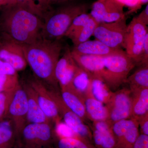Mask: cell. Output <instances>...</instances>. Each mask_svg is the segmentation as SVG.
I'll list each match as a JSON object with an SVG mask.
<instances>
[{"label": "cell", "mask_w": 148, "mask_h": 148, "mask_svg": "<svg viewBox=\"0 0 148 148\" xmlns=\"http://www.w3.org/2000/svg\"><path fill=\"white\" fill-rule=\"evenodd\" d=\"M0 8V38L24 45L41 38L43 22L39 16L16 3Z\"/></svg>", "instance_id": "obj_1"}, {"label": "cell", "mask_w": 148, "mask_h": 148, "mask_svg": "<svg viewBox=\"0 0 148 148\" xmlns=\"http://www.w3.org/2000/svg\"><path fill=\"white\" fill-rule=\"evenodd\" d=\"M22 47L27 64L35 76L56 89L58 84L55 70L63 49L61 40L41 38L33 43L22 45Z\"/></svg>", "instance_id": "obj_2"}, {"label": "cell", "mask_w": 148, "mask_h": 148, "mask_svg": "<svg viewBox=\"0 0 148 148\" xmlns=\"http://www.w3.org/2000/svg\"><path fill=\"white\" fill-rule=\"evenodd\" d=\"M92 4L88 1H76L58 5L43 14L41 36L43 38L60 40L77 16L87 13Z\"/></svg>", "instance_id": "obj_3"}, {"label": "cell", "mask_w": 148, "mask_h": 148, "mask_svg": "<svg viewBox=\"0 0 148 148\" xmlns=\"http://www.w3.org/2000/svg\"><path fill=\"white\" fill-rule=\"evenodd\" d=\"M105 71L103 78L112 90L126 82L130 72L136 66L135 62L122 49L104 57Z\"/></svg>", "instance_id": "obj_4"}, {"label": "cell", "mask_w": 148, "mask_h": 148, "mask_svg": "<svg viewBox=\"0 0 148 148\" xmlns=\"http://www.w3.org/2000/svg\"><path fill=\"white\" fill-rule=\"evenodd\" d=\"M16 142L25 148H51L56 142L51 123H27Z\"/></svg>", "instance_id": "obj_5"}, {"label": "cell", "mask_w": 148, "mask_h": 148, "mask_svg": "<svg viewBox=\"0 0 148 148\" xmlns=\"http://www.w3.org/2000/svg\"><path fill=\"white\" fill-rule=\"evenodd\" d=\"M47 86L48 92L55 103L64 122L81 138L93 145L92 132L89 126L66 106L56 88L48 85Z\"/></svg>", "instance_id": "obj_6"}, {"label": "cell", "mask_w": 148, "mask_h": 148, "mask_svg": "<svg viewBox=\"0 0 148 148\" xmlns=\"http://www.w3.org/2000/svg\"><path fill=\"white\" fill-rule=\"evenodd\" d=\"M127 25L126 16L114 22L100 23L92 36L109 47L120 49L124 47Z\"/></svg>", "instance_id": "obj_7"}, {"label": "cell", "mask_w": 148, "mask_h": 148, "mask_svg": "<svg viewBox=\"0 0 148 148\" xmlns=\"http://www.w3.org/2000/svg\"><path fill=\"white\" fill-rule=\"evenodd\" d=\"M106 106L108 114L107 121L111 126L116 122L131 119L132 95L129 88H123L113 92Z\"/></svg>", "instance_id": "obj_8"}, {"label": "cell", "mask_w": 148, "mask_h": 148, "mask_svg": "<svg viewBox=\"0 0 148 148\" xmlns=\"http://www.w3.org/2000/svg\"><path fill=\"white\" fill-rule=\"evenodd\" d=\"M148 33L147 26L140 21L136 16L127 25L123 47L136 65L140 64L143 43Z\"/></svg>", "instance_id": "obj_9"}, {"label": "cell", "mask_w": 148, "mask_h": 148, "mask_svg": "<svg viewBox=\"0 0 148 148\" xmlns=\"http://www.w3.org/2000/svg\"><path fill=\"white\" fill-rule=\"evenodd\" d=\"M27 113V95L20 83L15 90L6 117L13 123L16 139L24 126L28 123Z\"/></svg>", "instance_id": "obj_10"}, {"label": "cell", "mask_w": 148, "mask_h": 148, "mask_svg": "<svg viewBox=\"0 0 148 148\" xmlns=\"http://www.w3.org/2000/svg\"><path fill=\"white\" fill-rule=\"evenodd\" d=\"M25 81L34 90L40 107L45 115L54 123L61 121L62 118L57 107L48 92L47 84L34 75L29 76Z\"/></svg>", "instance_id": "obj_11"}, {"label": "cell", "mask_w": 148, "mask_h": 148, "mask_svg": "<svg viewBox=\"0 0 148 148\" xmlns=\"http://www.w3.org/2000/svg\"><path fill=\"white\" fill-rule=\"evenodd\" d=\"M124 7L117 0H97L91 4L90 13L99 23H110L125 16Z\"/></svg>", "instance_id": "obj_12"}, {"label": "cell", "mask_w": 148, "mask_h": 148, "mask_svg": "<svg viewBox=\"0 0 148 148\" xmlns=\"http://www.w3.org/2000/svg\"><path fill=\"white\" fill-rule=\"evenodd\" d=\"M111 128L116 148H132L140 134L138 121L133 119L116 122Z\"/></svg>", "instance_id": "obj_13"}, {"label": "cell", "mask_w": 148, "mask_h": 148, "mask_svg": "<svg viewBox=\"0 0 148 148\" xmlns=\"http://www.w3.org/2000/svg\"><path fill=\"white\" fill-rule=\"evenodd\" d=\"M0 60L8 63L16 71L24 70L27 64L22 45L2 38H0Z\"/></svg>", "instance_id": "obj_14"}, {"label": "cell", "mask_w": 148, "mask_h": 148, "mask_svg": "<svg viewBox=\"0 0 148 148\" xmlns=\"http://www.w3.org/2000/svg\"><path fill=\"white\" fill-rule=\"evenodd\" d=\"M78 67L72 57L71 50L67 49L56 66V78L60 88L67 87L71 85Z\"/></svg>", "instance_id": "obj_15"}, {"label": "cell", "mask_w": 148, "mask_h": 148, "mask_svg": "<svg viewBox=\"0 0 148 148\" xmlns=\"http://www.w3.org/2000/svg\"><path fill=\"white\" fill-rule=\"evenodd\" d=\"M89 127L95 148H116L111 126L107 121L92 122Z\"/></svg>", "instance_id": "obj_16"}, {"label": "cell", "mask_w": 148, "mask_h": 148, "mask_svg": "<svg viewBox=\"0 0 148 148\" xmlns=\"http://www.w3.org/2000/svg\"><path fill=\"white\" fill-rule=\"evenodd\" d=\"M26 92L28 103L27 121L29 123H52L43 112L37 100L34 90L25 80L20 83Z\"/></svg>", "instance_id": "obj_17"}, {"label": "cell", "mask_w": 148, "mask_h": 148, "mask_svg": "<svg viewBox=\"0 0 148 148\" xmlns=\"http://www.w3.org/2000/svg\"><path fill=\"white\" fill-rule=\"evenodd\" d=\"M71 53L74 61L79 68L90 75L99 76L103 78L105 70L104 57L80 54L72 50Z\"/></svg>", "instance_id": "obj_18"}, {"label": "cell", "mask_w": 148, "mask_h": 148, "mask_svg": "<svg viewBox=\"0 0 148 148\" xmlns=\"http://www.w3.org/2000/svg\"><path fill=\"white\" fill-rule=\"evenodd\" d=\"M60 94L66 106L87 123L89 120L86 115L83 98L69 87L61 88Z\"/></svg>", "instance_id": "obj_19"}, {"label": "cell", "mask_w": 148, "mask_h": 148, "mask_svg": "<svg viewBox=\"0 0 148 148\" xmlns=\"http://www.w3.org/2000/svg\"><path fill=\"white\" fill-rule=\"evenodd\" d=\"M119 49L109 47L97 40L86 41L74 46L72 51L78 53L105 57L115 53Z\"/></svg>", "instance_id": "obj_20"}, {"label": "cell", "mask_w": 148, "mask_h": 148, "mask_svg": "<svg viewBox=\"0 0 148 148\" xmlns=\"http://www.w3.org/2000/svg\"><path fill=\"white\" fill-rule=\"evenodd\" d=\"M86 112L90 121H107L108 117L106 105L90 95L83 97Z\"/></svg>", "instance_id": "obj_21"}, {"label": "cell", "mask_w": 148, "mask_h": 148, "mask_svg": "<svg viewBox=\"0 0 148 148\" xmlns=\"http://www.w3.org/2000/svg\"><path fill=\"white\" fill-rule=\"evenodd\" d=\"M131 92V119L138 121L140 118L148 114V88H141Z\"/></svg>", "instance_id": "obj_22"}, {"label": "cell", "mask_w": 148, "mask_h": 148, "mask_svg": "<svg viewBox=\"0 0 148 148\" xmlns=\"http://www.w3.org/2000/svg\"><path fill=\"white\" fill-rule=\"evenodd\" d=\"M90 76V95L106 105L108 103L114 91L111 90L102 77L93 75Z\"/></svg>", "instance_id": "obj_23"}, {"label": "cell", "mask_w": 148, "mask_h": 148, "mask_svg": "<svg viewBox=\"0 0 148 148\" xmlns=\"http://www.w3.org/2000/svg\"><path fill=\"white\" fill-rule=\"evenodd\" d=\"M90 74L78 66L71 83L67 87L71 88L83 98L90 95Z\"/></svg>", "instance_id": "obj_24"}, {"label": "cell", "mask_w": 148, "mask_h": 148, "mask_svg": "<svg viewBox=\"0 0 148 148\" xmlns=\"http://www.w3.org/2000/svg\"><path fill=\"white\" fill-rule=\"evenodd\" d=\"M16 136L13 123L9 119L0 121V148H13Z\"/></svg>", "instance_id": "obj_25"}, {"label": "cell", "mask_w": 148, "mask_h": 148, "mask_svg": "<svg viewBox=\"0 0 148 148\" xmlns=\"http://www.w3.org/2000/svg\"><path fill=\"white\" fill-rule=\"evenodd\" d=\"M125 83L129 85L131 92L148 88V65L140 66L138 70L127 77Z\"/></svg>", "instance_id": "obj_26"}, {"label": "cell", "mask_w": 148, "mask_h": 148, "mask_svg": "<svg viewBox=\"0 0 148 148\" xmlns=\"http://www.w3.org/2000/svg\"><path fill=\"white\" fill-rule=\"evenodd\" d=\"M99 24V22L91 16L83 27L69 37L73 44L74 46L88 40L93 35Z\"/></svg>", "instance_id": "obj_27"}, {"label": "cell", "mask_w": 148, "mask_h": 148, "mask_svg": "<svg viewBox=\"0 0 148 148\" xmlns=\"http://www.w3.org/2000/svg\"><path fill=\"white\" fill-rule=\"evenodd\" d=\"M58 148H95L91 143L76 138H61L56 140Z\"/></svg>", "instance_id": "obj_28"}, {"label": "cell", "mask_w": 148, "mask_h": 148, "mask_svg": "<svg viewBox=\"0 0 148 148\" xmlns=\"http://www.w3.org/2000/svg\"><path fill=\"white\" fill-rule=\"evenodd\" d=\"M55 124L54 132L56 140L61 138H76L84 140L81 138L64 122L61 121Z\"/></svg>", "instance_id": "obj_29"}, {"label": "cell", "mask_w": 148, "mask_h": 148, "mask_svg": "<svg viewBox=\"0 0 148 148\" xmlns=\"http://www.w3.org/2000/svg\"><path fill=\"white\" fill-rule=\"evenodd\" d=\"M16 88L9 91L0 92V121L6 118L9 108Z\"/></svg>", "instance_id": "obj_30"}, {"label": "cell", "mask_w": 148, "mask_h": 148, "mask_svg": "<svg viewBox=\"0 0 148 148\" xmlns=\"http://www.w3.org/2000/svg\"><path fill=\"white\" fill-rule=\"evenodd\" d=\"M19 84L17 74L0 75V92L14 90Z\"/></svg>", "instance_id": "obj_31"}, {"label": "cell", "mask_w": 148, "mask_h": 148, "mask_svg": "<svg viewBox=\"0 0 148 148\" xmlns=\"http://www.w3.org/2000/svg\"><path fill=\"white\" fill-rule=\"evenodd\" d=\"M91 17V15L90 13H88V12L82 14L77 16L74 19L64 36L69 38L72 34L83 27Z\"/></svg>", "instance_id": "obj_32"}, {"label": "cell", "mask_w": 148, "mask_h": 148, "mask_svg": "<svg viewBox=\"0 0 148 148\" xmlns=\"http://www.w3.org/2000/svg\"><path fill=\"white\" fill-rule=\"evenodd\" d=\"M15 1L16 3L31 11L40 17L43 20V14L37 4L36 0H15Z\"/></svg>", "instance_id": "obj_33"}, {"label": "cell", "mask_w": 148, "mask_h": 148, "mask_svg": "<svg viewBox=\"0 0 148 148\" xmlns=\"http://www.w3.org/2000/svg\"><path fill=\"white\" fill-rule=\"evenodd\" d=\"M148 65V33L146 35L140 55L139 66Z\"/></svg>", "instance_id": "obj_34"}, {"label": "cell", "mask_w": 148, "mask_h": 148, "mask_svg": "<svg viewBox=\"0 0 148 148\" xmlns=\"http://www.w3.org/2000/svg\"><path fill=\"white\" fill-rule=\"evenodd\" d=\"M16 71L8 63L0 60V75H14Z\"/></svg>", "instance_id": "obj_35"}, {"label": "cell", "mask_w": 148, "mask_h": 148, "mask_svg": "<svg viewBox=\"0 0 148 148\" xmlns=\"http://www.w3.org/2000/svg\"><path fill=\"white\" fill-rule=\"evenodd\" d=\"M140 134L148 135V114L138 121Z\"/></svg>", "instance_id": "obj_36"}, {"label": "cell", "mask_w": 148, "mask_h": 148, "mask_svg": "<svg viewBox=\"0 0 148 148\" xmlns=\"http://www.w3.org/2000/svg\"><path fill=\"white\" fill-rule=\"evenodd\" d=\"M124 6H127L131 9L129 13L138 10L140 8V0H117Z\"/></svg>", "instance_id": "obj_37"}, {"label": "cell", "mask_w": 148, "mask_h": 148, "mask_svg": "<svg viewBox=\"0 0 148 148\" xmlns=\"http://www.w3.org/2000/svg\"><path fill=\"white\" fill-rule=\"evenodd\" d=\"M132 148H148V135L140 134Z\"/></svg>", "instance_id": "obj_38"}, {"label": "cell", "mask_w": 148, "mask_h": 148, "mask_svg": "<svg viewBox=\"0 0 148 148\" xmlns=\"http://www.w3.org/2000/svg\"><path fill=\"white\" fill-rule=\"evenodd\" d=\"M36 1L40 10L42 12L43 14L51 7L49 0H36Z\"/></svg>", "instance_id": "obj_39"}, {"label": "cell", "mask_w": 148, "mask_h": 148, "mask_svg": "<svg viewBox=\"0 0 148 148\" xmlns=\"http://www.w3.org/2000/svg\"><path fill=\"white\" fill-rule=\"evenodd\" d=\"M137 18L143 24L147 26L148 25V5L147 4L145 8L139 15L136 16Z\"/></svg>", "instance_id": "obj_40"}, {"label": "cell", "mask_w": 148, "mask_h": 148, "mask_svg": "<svg viewBox=\"0 0 148 148\" xmlns=\"http://www.w3.org/2000/svg\"><path fill=\"white\" fill-rule=\"evenodd\" d=\"M90 0H49L51 6L53 5H58L65 3L76 1H89Z\"/></svg>", "instance_id": "obj_41"}, {"label": "cell", "mask_w": 148, "mask_h": 148, "mask_svg": "<svg viewBox=\"0 0 148 148\" xmlns=\"http://www.w3.org/2000/svg\"><path fill=\"white\" fill-rule=\"evenodd\" d=\"M5 5L10 4L16 3L15 0H5Z\"/></svg>", "instance_id": "obj_42"}, {"label": "cell", "mask_w": 148, "mask_h": 148, "mask_svg": "<svg viewBox=\"0 0 148 148\" xmlns=\"http://www.w3.org/2000/svg\"><path fill=\"white\" fill-rule=\"evenodd\" d=\"M148 0H140V6H142L143 5L148 4Z\"/></svg>", "instance_id": "obj_43"}, {"label": "cell", "mask_w": 148, "mask_h": 148, "mask_svg": "<svg viewBox=\"0 0 148 148\" xmlns=\"http://www.w3.org/2000/svg\"><path fill=\"white\" fill-rule=\"evenodd\" d=\"M5 5V0H0V7Z\"/></svg>", "instance_id": "obj_44"}, {"label": "cell", "mask_w": 148, "mask_h": 148, "mask_svg": "<svg viewBox=\"0 0 148 148\" xmlns=\"http://www.w3.org/2000/svg\"><path fill=\"white\" fill-rule=\"evenodd\" d=\"M57 148V147H52V148Z\"/></svg>", "instance_id": "obj_45"}, {"label": "cell", "mask_w": 148, "mask_h": 148, "mask_svg": "<svg viewBox=\"0 0 148 148\" xmlns=\"http://www.w3.org/2000/svg\"></svg>", "instance_id": "obj_46"}]
</instances>
